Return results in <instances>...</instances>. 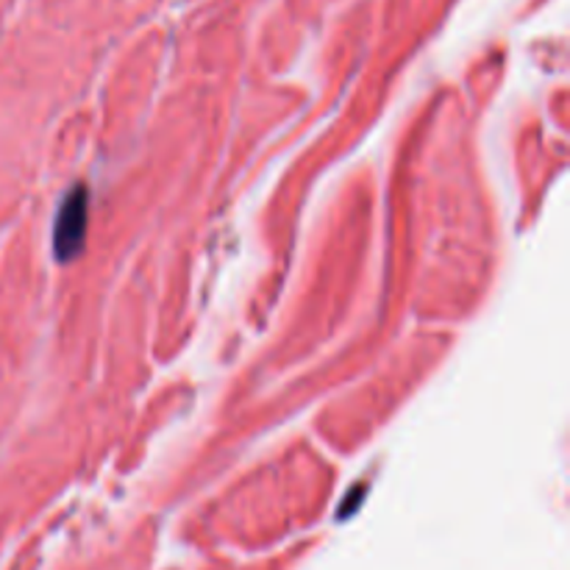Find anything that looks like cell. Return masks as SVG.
Masks as SVG:
<instances>
[{"instance_id": "6da1fadb", "label": "cell", "mask_w": 570, "mask_h": 570, "mask_svg": "<svg viewBox=\"0 0 570 570\" xmlns=\"http://www.w3.org/2000/svg\"><path fill=\"white\" fill-rule=\"evenodd\" d=\"M87 220H89V195L83 184H76L61 200L56 212L53 226V254L59 262H72L83 250L87 239Z\"/></svg>"}]
</instances>
